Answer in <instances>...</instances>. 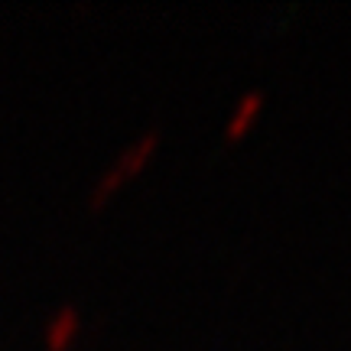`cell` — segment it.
I'll use <instances>...</instances> for the list:
<instances>
[{
	"label": "cell",
	"mask_w": 351,
	"mask_h": 351,
	"mask_svg": "<svg viewBox=\"0 0 351 351\" xmlns=\"http://www.w3.org/2000/svg\"><path fill=\"white\" fill-rule=\"evenodd\" d=\"M78 335H82V313H78V306L65 302L49 315V322L43 328V345L46 351H69Z\"/></svg>",
	"instance_id": "obj_1"
},
{
	"label": "cell",
	"mask_w": 351,
	"mask_h": 351,
	"mask_svg": "<svg viewBox=\"0 0 351 351\" xmlns=\"http://www.w3.org/2000/svg\"><path fill=\"white\" fill-rule=\"evenodd\" d=\"M160 137H163V134H160V127H147L140 137H134L124 150L114 156L111 166L124 176V179L127 176H134V173H140V169L153 160V153H156V147H160Z\"/></svg>",
	"instance_id": "obj_2"
},
{
	"label": "cell",
	"mask_w": 351,
	"mask_h": 351,
	"mask_svg": "<svg viewBox=\"0 0 351 351\" xmlns=\"http://www.w3.org/2000/svg\"><path fill=\"white\" fill-rule=\"evenodd\" d=\"M263 101H267L263 88H247V91L234 101V108H231V114H228V121H225V140H238L247 134V127H251L254 121H257V114L263 111Z\"/></svg>",
	"instance_id": "obj_3"
}]
</instances>
